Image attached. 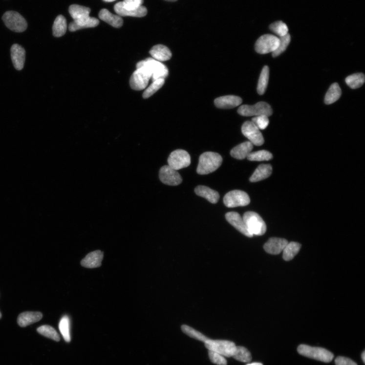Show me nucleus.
<instances>
[{
    "mask_svg": "<svg viewBox=\"0 0 365 365\" xmlns=\"http://www.w3.org/2000/svg\"><path fill=\"white\" fill-rule=\"evenodd\" d=\"M209 350L215 351L225 357H232L236 348V344L232 342L209 339L205 343Z\"/></svg>",
    "mask_w": 365,
    "mask_h": 365,
    "instance_id": "obj_5",
    "label": "nucleus"
},
{
    "mask_svg": "<svg viewBox=\"0 0 365 365\" xmlns=\"http://www.w3.org/2000/svg\"><path fill=\"white\" fill-rule=\"evenodd\" d=\"M242 99L236 96H226L221 97L215 100L216 107L221 109H232L242 103Z\"/></svg>",
    "mask_w": 365,
    "mask_h": 365,
    "instance_id": "obj_20",
    "label": "nucleus"
},
{
    "mask_svg": "<svg viewBox=\"0 0 365 365\" xmlns=\"http://www.w3.org/2000/svg\"><path fill=\"white\" fill-rule=\"evenodd\" d=\"M43 317V314L40 312H24L19 315L18 322L20 326L25 327L39 322Z\"/></svg>",
    "mask_w": 365,
    "mask_h": 365,
    "instance_id": "obj_25",
    "label": "nucleus"
},
{
    "mask_svg": "<svg viewBox=\"0 0 365 365\" xmlns=\"http://www.w3.org/2000/svg\"><path fill=\"white\" fill-rule=\"evenodd\" d=\"M67 24L65 18L62 15L58 16L52 27L54 36L60 37L64 36L65 34Z\"/></svg>",
    "mask_w": 365,
    "mask_h": 365,
    "instance_id": "obj_29",
    "label": "nucleus"
},
{
    "mask_svg": "<svg viewBox=\"0 0 365 365\" xmlns=\"http://www.w3.org/2000/svg\"><path fill=\"white\" fill-rule=\"evenodd\" d=\"M279 39L278 37L270 34L260 37L255 44V50L258 53L267 54L274 52L278 47Z\"/></svg>",
    "mask_w": 365,
    "mask_h": 365,
    "instance_id": "obj_9",
    "label": "nucleus"
},
{
    "mask_svg": "<svg viewBox=\"0 0 365 365\" xmlns=\"http://www.w3.org/2000/svg\"><path fill=\"white\" fill-rule=\"evenodd\" d=\"M100 21L94 18L88 17L71 22L69 29L71 32H75L81 29L94 28L99 25Z\"/></svg>",
    "mask_w": 365,
    "mask_h": 365,
    "instance_id": "obj_19",
    "label": "nucleus"
},
{
    "mask_svg": "<svg viewBox=\"0 0 365 365\" xmlns=\"http://www.w3.org/2000/svg\"><path fill=\"white\" fill-rule=\"evenodd\" d=\"M114 9L117 15L120 17L142 18L145 17L148 12L147 9L143 6H141L136 10H128L124 8L122 2L116 4Z\"/></svg>",
    "mask_w": 365,
    "mask_h": 365,
    "instance_id": "obj_17",
    "label": "nucleus"
},
{
    "mask_svg": "<svg viewBox=\"0 0 365 365\" xmlns=\"http://www.w3.org/2000/svg\"><path fill=\"white\" fill-rule=\"evenodd\" d=\"M247 365H263L261 363H252L251 364H248Z\"/></svg>",
    "mask_w": 365,
    "mask_h": 365,
    "instance_id": "obj_46",
    "label": "nucleus"
},
{
    "mask_svg": "<svg viewBox=\"0 0 365 365\" xmlns=\"http://www.w3.org/2000/svg\"><path fill=\"white\" fill-rule=\"evenodd\" d=\"M299 353L304 357L324 363H330L334 358L333 354L325 348L301 344L297 348Z\"/></svg>",
    "mask_w": 365,
    "mask_h": 365,
    "instance_id": "obj_4",
    "label": "nucleus"
},
{
    "mask_svg": "<svg viewBox=\"0 0 365 365\" xmlns=\"http://www.w3.org/2000/svg\"><path fill=\"white\" fill-rule=\"evenodd\" d=\"M169 166L173 169L178 171L187 168L191 164V158L189 153L181 150L172 152L168 159Z\"/></svg>",
    "mask_w": 365,
    "mask_h": 365,
    "instance_id": "obj_10",
    "label": "nucleus"
},
{
    "mask_svg": "<svg viewBox=\"0 0 365 365\" xmlns=\"http://www.w3.org/2000/svg\"><path fill=\"white\" fill-rule=\"evenodd\" d=\"M38 332L43 336L56 342H59L60 336L55 328L50 326L44 325L37 329Z\"/></svg>",
    "mask_w": 365,
    "mask_h": 365,
    "instance_id": "obj_35",
    "label": "nucleus"
},
{
    "mask_svg": "<svg viewBox=\"0 0 365 365\" xmlns=\"http://www.w3.org/2000/svg\"><path fill=\"white\" fill-rule=\"evenodd\" d=\"M165 1L173 2L177 1L178 0H165Z\"/></svg>",
    "mask_w": 365,
    "mask_h": 365,
    "instance_id": "obj_48",
    "label": "nucleus"
},
{
    "mask_svg": "<svg viewBox=\"0 0 365 365\" xmlns=\"http://www.w3.org/2000/svg\"><path fill=\"white\" fill-rule=\"evenodd\" d=\"M242 218L248 232L253 236H262L266 233V225L258 213L247 212L243 215Z\"/></svg>",
    "mask_w": 365,
    "mask_h": 365,
    "instance_id": "obj_3",
    "label": "nucleus"
},
{
    "mask_svg": "<svg viewBox=\"0 0 365 365\" xmlns=\"http://www.w3.org/2000/svg\"><path fill=\"white\" fill-rule=\"evenodd\" d=\"M2 19L7 28L15 32H23L28 27L25 20L16 11H7L4 13Z\"/></svg>",
    "mask_w": 365,
    "mask_h": 365,
    "instance_id": "obj_6",
    "label": "nucleus"
},
{
    "mask_svg": "<svg viewBox=\"0 0 365 365\" xmlns=\"http://www.w3.org/2000/svg\"><path fill=\"white\" fill-rule=\"evenodd\" d=\"M335 363L336 365H358L353 360L344 357H337L335 360Z\"/></svg>",
    "mask_w": 365,
    "mask_h": 365,
    "instance_id": "obj_44",
    "label": "nucleus"
},
{
    "mask_svg": "<svg viewBox=\"0 0 365 365\" xmlns=\"http://www.w3.org/2000/svg\"><path fill=\"white\" fill-rule=\"evenodd\" d=\"M223 201L224 205L228 208L245 207L249 205L250 198L246 193L235 190L227 193Z\"/></svg>",
    "mask_w": 365,
    "mask_h": 365,
    "instance_id": "obj_8",
    "label": "nucleus"
},
{
    "mask_svg": "<svg viewBox=\"0 0 365 365\" xmlns=\"http://www.w3.org/2000/svg\"><path fill=\"white\" fill-rule=\"evenodd\" d=\"M104 258V253L100 250L92 252L88 254L81 262L83 266L87 268H95L100 267Z\"/></svg>",
    "mask_w": 365,
    "mask_h": 365,
    "instance_id": "obj_18",
    "label": "nucleus"
},
{
    "mask_svg": "<svg viewBox=\"0 0 365 365\" xmlns=\"http://www.w3.org/2000/svg\"><path fill=\"white\" fill-rule=\"evenodd\" d=\"M301 249L300 243L296 242H288L283 250L282 258L284 260L289 261L299 253Z\"/></svg>",
    "mask_w": 365,
    "mask_h": 365,
    "instance_id": "obj_28",
    "label": "nucleus"
},
{
    "mask_svg": "<svg viewBox=\"0 0 365 365\" xmlns=\"http://www.w3.org/2000/svg\"><path fill=\"white\" fill-rule=\"evenodd\" d=\"M209 356L211 361L218 365H227V361L223 356L215 352L212 350H209Z\"/></svg>",
    "mask_w": 365,
    "mask_h": 365,
    "instance_id": "obj_42",
    "label": "nucleus"
},
{
    "mask_svg": "<svg viewBox=\"0 0 365 365\" xmlns=\"http://www.w3.org/2000/svg\"><path fill=\"white\" fill-rule=\"evenodd\" d=\"M273 157V154L266 150H261L250 153L247 157L250 161H268L272 159Z\"/></svg>",
    "mask_w": 365,
    "mask_h": 365,
    "instance_id": "obj_39",
    "label": "nucleus"
},
{
    "mask_svg": "<svg viewBox=\"0 0 365 365\" xmlns=\"http://www.w3.org/2000/svg\"><path fill=\"white\" fill-rule=\"evenodd\" d=\"M59 327L64 340L66 343H70L71 340V337L69 318L67 316H64L60 322Z\"/></svg>",
    "mask_w": 365,
    "mask_h": 365,
    "instance_id": "obj_31",
    "label": "nucleus"
},
{
    "mask_svg": "<svg viewBox=\"0 0 365 365\" xmlns=\"http://www.w3.org/2000/svg\"><path fill=\"white\" fill-rule=\"evenodd\" d=\"M150 54L153 59L160 62L169 61L172 56L169 48L161 44L153 46L150 51Z\"/></svg>",
    "mask_w": 365,
    "mask_h": 365,
    "instance_id": "obj_21",
    "label": "nucleus"
},
{
    "mask_svg": "<svg viewBox=\"0 0 365 365\" xmlns=\"http://www.w3.org/2000/svg\"><path fill=\"white\" fill-rule=\"evenodd\" d=\"M268 117L265 115L256 116L252 119V121L259 129L264 130L269 125V121Z\"/></svg>",
    "mask_w": 365,
    "mask_h": 365,
    "instance_id": "obj_41",
    "label": "nucleus"
},
{
    "mask_svg": "<svg viewBox=\"0 0 365 365\" xmlns=\"http://www.w3.org/2000/svg\"><path fill=\"white\" fill-rule=\"evenodd\" d=\"M25 57L24 49L19 44L13 45L11 48V57L15 68L21 70L24 66Z\"/></svg>",
    "mask_w": 365,
    "mask_h": 365,
    "instance_id": "obj_16",
    "label": "nucleus"
},
{
    "mask_svg": "<svg viewBox=\"0 0 365 365\" xmlns=\"http://www.w3.org/2000/svg\"><path fill=\"white\" fill-rule=\"evenodd\" d=\"M1 317H2V315H1V313H0V319H1Z\"/></svg>",
    "mask_w": 365,
    "mask_h": 365,
    "instance_id": "obj_49",
    "label": "nucleus"
},
{
    "mask_svg": "<svg viewBox=\"0 0 365 365\" xmlns=\"http://www.w3.org/2000/svg\"><path fill=\"white\" fill-rule=\"evenodd\" d=\"M70 14L74 21L89 17L90 9L87 7L73 4L69 9Z\"/></svg>",
    "mask_w": 365,
    "mask_h": 365,
    "instance_id": "obj_27",
    "label": "nucleus"
},
{
    "mask_svg": "<svg viewBox=\"0 0 365 365\" xmlns=\"http://www.w3.org/2000/svg\"><path fill=\"white\" fill-rule=\"evenodd\" d=\"M103 1L106 2H112L115 1L116 0H103Z\"/></svg>",
    "mask_w": 365,
    "mask_h": 365,
    "instance_id": "obj_47",
    "label": "nucleus"
},
{
    "mask_svg": "<svg viewBox=\"0 0 365 365\" xmlns=\"http://www.w3.org/2000/svg\"><path fill=\"white\" fill-rule=\"evenodd\" d=\"M181 329L185 334L189 337L204 343L209 339L204 334L191 327L185 325V324L182 326Z\"/></svg>",
    "mask_w": 365,
    "mask_h": 365,
    "instance_id": "obj_37",
    "label": "nucleus"
},
{
    "mask_svg": "<svg viewBox=\"0 0 365 365\" xmlns=\"http://www.w3.org/2000/svg\"><path fill=\"white\" fill-rule=\"evenodd\" d=\"M151 79V75L142 67H137L130 79V87L135 90L145 89Z\"/></svg>",
    "mask_w": 365,
    "mask_h": 365,
    "instance_id": "obj_12",
    "label": "nucleus"
},
{
    "mask_svg": "<svg viewBox=\"0 0 365 365\" xmlns=\"http://www.w3.org/2000/svg\"><path fill=\"white\" fill-rule=\"evenodd\" d=\"M273 168L270 165H261L256 169L250 178L251 182H257L268 178L271 175Z\"/></svg>",
    "mask_w": 365,
    "mask_h": 365,
    "instance_id": "obj_26",
    "label": "nucleus"
},
{
    "mask_svg": "<svg viewBox=\"0 0 365 365\" xmlns=\"http://www.w3.org/2000/svg\"><path fill=\"white\" fill-rule=\"evenodd\" d=\"M288 243L285 239L273 237L265 243L264 249L268 254L278 255L283 251Z\"/></svg>",
    "mask_w": 365,
    "mask_h": 365,
    "instance_id": "obj_15",
    "label": "nucleus"
},
{
    "mask_svg": "<svg viewBox=\"0 0 365 365\" xmlns=\"http://www.w3.org/2000/svg\"><path fill=\"white\" fill-rule=\"evenodd\" d=\"M165 79H158L153 81L152 84L144 92L143 97L144 99L150 98L164 85Z\"/></svg>",
    "mask_w": 365,
    "mask_h": 365,
    "instance_id": "obj_36",
    "label": "nucleus"
},
{
    "mask_svg": "<svg viewBox=\"0 0 365 365\" xmlns=\"http://www.w3.org/2000/svg\"><path fill=\"white\" fill-rule=\"evenodd\" d=\"M341 95L342 90L339 85L337 83L333 84L326 94L324 102L327 105L332 104L339 100Z\"/></svg>",
    "mask_w": 365,
    "mask_h": 365,
    "instance_id": "obj_30",
    "label": "nucleus"
},
{
    "mask_svg": "<svg viewBox=\"0 0 365 365\" xmlns=\"http://www.w3.org/2000/svg\"><path fill=\"white\" fill-rule=\"evenodd\" d=\"M137 67H142L151 76L152 81L158 79H164L169 74L168 67L161 62L153 58H148L139 62Z\"/></svg>",
    "mask_w": 365,
    "mask_h": 365,
    "instance_id": "obj_2",
    "label": "nucleus"
},
{
    "mask_svg": "<svg viewBox=\"0 0 365 365\" xmlns=\"http://www.w3.org/2000/svg\"><path fill=\"white\" fill-rule=\"evenodd\" d=\"M253 145L250 142L242 143L233 149L231 152L232 156L237 159L242 160L247 158L252 152Z\"/></svg>",
    "mask_w": 365,
    "mask_h": 365,
    "instance_id": "obj_23",
    "label": "nucleus"
},
{
    "mask_svg": "<svg viewBox=\"0 0 365 365\" xmlns=\"http://www.w3.org/2000/svg\"><path fill=\"white\" fill-rule=\"evenodd\" d=\"M365 75L362 73H356L348 76L345 79L347 86L352 89L361 87L365 83Z\"/></svg>",
    "mask_w": 365,
    "mask_h": 365,
    "instance_id": "obj_32",
    "label": "nucleus"
},
{
    "mask_svg": "<svg viewBox=\"0 0 365 365\" xmlns=\"http://www.w3.org/2000/svg\"><path fill=\"white\" fill-rule=\"evenodd\" d=\"M225 217L226 220L238 232L249 237H253L248 232L244 221L238 213L234 212H229L226 214Z\"/></svg>",
    "mask_w": 365,
    "mask_h": 365,
    "instance_id": "obj_14",
    "label": "nucleus"
},
{
    "mask_svg": "<svg viewBox=\"0 0 365 365\" xmlns=\"http://www.w3.org/2000/svg\"><path fill=\"white\" fill-rule=\"evenodd\" d=\"M269 76V69L268 66H265L261 72L258 86V92L260 95L263 94L267 88Z\"/></svg>",
    "mask_w": 365,
    "mask_h": 365,
    "instance_id": "obj_33",
    "label": "nucleus"
},
{
    "mask_svg": "<svg viewBox=\"0 0 365 365\" xmlns=\"http://www.w3.org/2000/svg\"><path fill=\"white\" fill-rule=\"evenodd\" d=\"M270 30L277 34L280 37L285 36L288 34L289 29L287 24L282 21H278L270 24Z\"/></svg>",
    "mask_w": 365,
    "mask_h": 365,
    "instance_id": "obj_38",
    "label": "nucleus"
},
{
    "mask_svg": "<svg viewBox=\"0 0 365 365\" xmlns=\"http://www.w3.org/2000/svg\"><path fill=\"white\" fill-rule=\"evenodd\" d=\"M223 158L217 153L207 152L202 154L199 159L197 172L199 174H208L217 170L222 165Z\"/></svg>",
    "mask_w": 365,
    "mask_h": 365,
    "instance_id": "obj_1",
    "label": "nucleus"
},
{
    "mask_svg": "<svg viewBox=\"0 0 365 365\" xmlns=\"http://www.w3.org/2000/svg\"><path fill=\"white\" fill-rule=\"evenodd\" d=\"M279 39V45L278 48L273 52V56L274 58L278 57L286 50L291 42V36L289 34H288L285 36L280 37Z\"/></svg>",
    "mask_w": 365,
    "mask_h": 365,
    "instance_id": "obj_40",
    "label": "nucleus"
},
{
    "mask_svg": "<svg viewBox=\"0 0 365 365\" xmlns=\"http://www.w3.org/2000/svg\"><path fill=\"white\" fill-rule=\"evenodd\" d=\"M241 131L253 145L260 146L264 144V140L262 133L252 121H246L243 124Z\"/></svg>",
    "mask_w": 365,
    "mask_h": 365,
    "instance_id": "obj_11",
    "label": "nucleus"
},
{
    "mask_svg": "<svg viewBox=\"0 0 365 365\" xmlns=\"http://www.w3.org/2000/svg\"><path fill=\"white\" fill-rule=\"evenodd\" d=\"M195 193L198 196L206 198L212 204L217 203L220 198L218 192L205 186L196 187L195 189Z\"/></svg>",
    "mask_w": 365,
    "mask_h": 365,
    "instance_id": "obj_24",
    "label": "nucleus"
},
{
    "mask_svg": "<svg viewBox=\"0 0 365 365\" xmlns=\"http://www.w3.org/2000/svg\"><path fill=\"white\" fill-rule=\"evenodd\" d=\"M235 359L241 362H249L252 360L251 354L248 349L243 346H236L233 357Z\"/></svg>",
    "mask_w": 365,
    "mask_h": 365,
    "instance_id": "obj_34",
    "label": "nucleus"
},
{
    "mask_svg": "<svg viewBox=\"0 0 365 365\" xmlns=\"http://www.w3.org/2000/svg\"><path fill=\"white\" fill-rule=\"evenodd\" d=\"M99 18L109 24L116 28H119L123 25L124 21L118 15H114L106 9H102L99 14Z\"/></svg>",
    "mask_w": 365,
    "mask_h": 365,
    "instance_id": "obj_22",
    "label": "nucleus"
},
{
    "mask_svg": "<svg viewBox=\"0 0 365 365\" xmlns=\"http://www.w3.org/2000/svg\"><path fill=\"white\" fill-rule=\"evenodd\" d=\"M123 6L128 10H136L142 6L144 0H124Z\"/></svg>",
    "mask_w": 365,
    "mask_h": 365,
    "instance_id": "obj_43",
    "label": "nucleus"
},
{
    "mask_svg": "<svg viewBox=\"0 0 365 365\" xmlns=\"http://www.w3.org/2000/svg\"><path fill=\"white\" fill-rule=\"evenodd\" d=\"M159 176L160 181L168 185L177 186L182 182L179 172L169 166H165L160 169Z\"/></svg>",
    "mask_w": 365,
    "mask_h": 365,
    "instance_id": "obj_13",
    "label": "nucleus"
},
{
    "mask_svg": "<svg viewBox=\"0 0 365 365\" xmlns=\"http://www.w3.org/2000/svg\"><path fill=\"white\" fill-rule=\"evenodd\" d=\"M361 358L363 360V363H365V351H364L363 353L361 355Z\"/></svg>",
    "mask_w": 365,
    "mask_h": 365,
    "instance_id": "obj_45",
    "label": "nucleus"
},
{
    "mask_svg": "<svg viewBox=\"0 0 365 365\" xmlns=\"http://www.w3.org/2000/svg\"><path fill=\"white\" fill-rule=\"evenodd\" d=\"M237 112L239 115L243 116H258L265 115L269 117L273 114L271 107L264 102H260L252 106H241L239 107Z\"/></svg>",
    "mask_w": 365,
    "mask_h": 365,
    "instance_id": "obj_7",
    "label": "nucleus"
}]
</instances>
